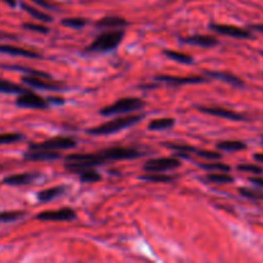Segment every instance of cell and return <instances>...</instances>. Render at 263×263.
Segmentation results:
<instances>
[{
  "instance_id": "6da1fadb",
  "label": "cell",
  "mask_w": 263,
  "mask_h": 263,
  "mask_svg": "<svg viewBox=\"0 0 263 263\" xmlns=\"http://www.w3.org/2000/svg\"><path fill=\"white\" fill-rule=\"evenodd\" d=\"M143 156V153L135 148H125V146H113V148L103 149L97 153H74L66 157V170L73 174L76 170L87 168V167L102 166L108 162L123 161V159H135Z\"/></svg>"
},
{
  "instance_id": "7a4b0ae2",
  "label": "cell",
  "mask_w": 263,
  "mask_h": 263,
  "mask_svg": "<svg viewBox=\"0 0 263 263\" xmlns=\"http://www.w3.org/2000/svg\"><path fill=\"white\" fill-rule=\"evenodd\" d=\"M143 118H144V115L121 116V117L115 118V120L112 121H108V122L102 123V125L99 126L87 128L86 133L89 134V135H94V136L110 135V134H116L118 133V131H122L125 130V128L136 125V123L140 122Z\"/></svg>"
},
{
  "instance_id": "5b68a950",
  "label": "cell",
  "mask_w": 263,
  "mask_h": 263,
  "mask_svg": "<svg viewBox=\"0 0 263 263\" xmlns=\"http://www.w3.org/2000/svg\"><path fill=\"white\" fill-rule=\"evenodd\" d=\"M77 146V141L69 136H57V138L48 139L41 143L28 144L30 151L36 149H46V151H63V149H73Z\"/></svg>"
},
{
  "instance_id": "9c48e42d",
  "label": "cell",
  "mask_w": 263,
  "mask_h": 263,
  "mask_svg": "<svg viewBox=\"0 0 263 263\" xmlns=\"http://www.w3.org/2000/svg\"><path fill=\"white\" fill-rule=\"evenodd\" d=\"M15 104L21 108H31V109H46L49 107L48 100L32 92L31 90L18 95Z\"/></svg>"
},
{
  "instance_id": "52a82bcc",
  "label": "cell",
  "mask_w": 263,
  "mask_h": 263,
  "mask_svg": "<svg viewBox=\"0 0 263 263\" xmlns=\"http://www.w3.org/2000/svg\"><path fill=\"white\" fill-rule=\"evenodd\" d=\"M22 82L27 86L33 87V89H41V90H50V91H63L67 90L64 85L59 84V82L51 81V79H44V77L39 76H30V74H25L22 76Z\"/></svg>"
},
{
  "instance_id": "ffe728a7",
  "label": "cell",
  "mask_w": 263,
  "mask_h": 263,
  "mask_svg": "<svg viewBox=\"0 0 263 263\" xmlns=\"http://www.w3.org/2000/svg\"><path fill=\"white\" fill-rule=\"evenodd\" d=\"M205 182H212V184H231L234 182V177L229 175V172H212L202 177Z\"/></svg>"
},
{
  "instance_id": "4316f807",
  "label": "cell",
  "mask_w": 263,
  "mask_h": 263,
  "mask_svg": "<svg viewBox=\"0 0 263 263\" xmlns=\"http://www.w3.org/2000/svg\"><path fill=\"white\" fill-rule=\"evenodd\" d=\"M21 7H22V9L26 10L28 14H31L33 18H36V20L41 21V22H51V21H53V18L49 14H46L45 12H43V10L37 9V8L35 7H31V5H27L26 3H21Z\"/></svg>"
},
{
  "instance_id": "b9f144b4",
  "label": "cell",
  "mask_w": 263,
  "mask_h": 263,
  "mask_svg": "<svg viewBox=\"0 0 263 263\" xmlns=\"http://www.w3.org/2000/svg\"><path fill=\"white\" fill-rule=\"evenodd\" d=\"M254 159H256L257 162H261V163H263V153L254 154Z\"/></svg>"
},
{
  "instance_id": "4dcf8cb0",
  "label": "cell",
  "mask_w": 263,
  "mask_h": 263,
  "mask_svg": "<svg viewBox=\"0 0 263 263\" xmlns=\"http://www.w3.org/2000/svg\"><path fill=\"white\" fill-rule=\"evenodd\" d=\"M239 194L251 200H263V190L249 189V187H239Z\"/></svg>"
},
{
  "instance_id": "f1b7e54d",
  "label": "cell",
  "mask_w": 263,
  "mask_h": 263,
  "mask_svg": "<svg viewBox=\"0 0 263 263\" xmlns=\"http://www.w3.org/2000/svg\"><path fill=\"white\" fill-rule=\"evenodd\" d=\"M164 146H167L168 149L174 152H181V153H187V154H195L197 156L198 148L192 145H187V144H180V143H164Z\"/></svg>"
},
{
  "instance_id": "e0dca14e",
  "label": "cell",
  "mask_w": 263,
  "mask_h": 263,
  "mask_svg": "<svg viewBox=\"0 0 263 263\" xmlns=\"http://www.w3.org/2000/svg\"><path fill=\"white\" fill-rule=\"evenodd\" d=\"M0 53L10 54V55H22L32 59H43V54L37 53V51L13 45H0Z\"/></svg>"
},
{
  "instance_id": "603a6c76",
  "label": "cell",
  "mask_w": 263,
  "mask_h": 263,
  "mask_svg": "<svg viewBox=\"0 0 263 263\" xmlns=\"http://www.w3.org/2000/svg\"><path fill=\"white\" fill-rule=\"evenodd\" d=\"M66 190L64 186H54L50 187V189H45L43 192H40L37 194V199L40 200L41 203H46V202H50V200L55 199L58 198L59 195H62Z\"/></svg>"
},
{
  "instance_id": "5bb4252c",
  "label": "cell",
  "mask_w": 263,
  "mask_h": 263,
  "mask_svg": "<svg viewBox=\"0 0 263 263\" xmlns=\"http://www.w3.org/2000/svg\"><path fill=\"white\" fill-rule=\"evenodd\" d=\"M39 177H40V174H37V172H23V174L7 176L3 180V184L12 185V186H22V185L32 184Z\"/></svg>"
},
{
  "instance_id": "8992f818",
  "label": "cell",
  "mask_w": 263,
  "mask_h": 263,
  "mask_svg": "<svg viewBox=\"0 0 263 263\" xmlns=\"http://www.w3.org/2000/svg\"><path fill=\"white\" fill-rule=\"evenodd\" d=\"M181 166V161L177 157H167V158L149 159L143 164L145 172H166L176 170Z\"/></svg>"
},
{
  "instance_id": "d6a6232c",
  "label": "cell",
  "mask_w": 263,
  "mask_h": 263,
  "mask_svg": "<svg viewBox=\"0 0 263 263\" xmlns=\"http://www.w3.org/2000/svg\"><path fill=\"white\" fill-rule=\"evenodd\" d=\"M87 23V21L85 18L81 17H73V18H64L62 20V25L66 26L69 28H82L85 27Z\"/></svg>"
},
{
  "instance_id": "836d02e7",
  "label": "cell",
  "mask_w": 263,
  "mask_h": 263,
  "mask_svg": "<svg viewBox=\"0 0 263 263\" xmlns=\"http://www.w3.org/2000/svg\"><path fill=\"white\" fill-rule=\"evenodd\" d=\"M23 139V135L21 134H0V144H13L17 143V141H21Z\"/></svg>"
},
{
  "instance_id": "f6af8a7d",
  "label": "cell",
  "mask_w": 263,
  "mask_h": 263,
  "mask_svg": "<svg viewBox=\"0 0 263 263\" xmlns=\"http://www.w3.org/2000/svg\"><path fill=\"white\" fill-rule=\"evenodd\" d=\"M262 139H263V136H262Z\"/></svg>"
},
{
  "instance_id": "7bdbcfd3",
  "label": "cell",
  "mask_w": 263,
  "mask_h": 263,
  "mask_svg": "<svg viewBox=\"0 0 263 263\" xmlns=\"http://www.w3.org/2000/svg\"><path fill=\"white\" fill-rule=\"evenodd\" d=\"M2 2L7 3L9 7H15V5H17V2H15V0H2Z\"/></svg>"
},
{
  "instance_id": "8d00e7d4",
  "label": "cell",
  "mask_w": 263,
  "mask_h": 263,
  "mask_svg": "<svg viewBox=\"0 0 263 263\" xmlns=\"http://www.w3.org/2000/svg\"><path fill=\"white\" fill-rule=\"evenodd\" d=\"M23 27L27 28L30 31H35V32L39 33H48L49 32V27L43 25H36V23H23Z\"/></svg>"
},
{
  "instance_id": "1f68e13d",
  "label": "cell",
  "mask_w": 263,
  "mask_h": 263,
  "mask_svg": "<svg viewBox=\"0 0 263 263\" xmlns=\"http://www.w3.org/2000/svg\"><path fill=\"white\" fill-rule=\"evenodd\" d=\"M200 168L205 170V171H220V172H230L231 167L229 164L221 163V162H208V163L199 164Z\"/></svg>"
},
{
  "instance_id": "f546056e",
  "label": "cell",
  "mask_w": 263,
  "mask_h": 263,
  "mask_svg": "<svg viewBox=\"0 0 263 263\" xmlns=\"http://www.w3.org/2000/svg\"><path fill=\"white\" fill-rule=\"evenodd\" d=\"M25 216L26 211H5L0 212V222H14Z\"/></svg>"
},
{
  "instance_id": "484cf974",
  "label": "cell",
  "mask_w": 263,
  "mask_h": 263,
  "mask_svg": "<svg viewBox=\"0 0 263 263\" xmlns=\"http://www.w3.org/2000/svg\"><path fill=\"white\" fill-rule=\"evenodd\" d=\"M28 91V89L20 86V85L14 84V82L7 81V80L0 79V92L4 94H22V92Z\"/></svg>"
},
{
  "instance_id": "2e32d148",
  "label": "cell",
  "mask_w": 263,
  "mask_h": 263,
  "mask_svg": "<svg viewBox=\"0 0 263 263\" xmlns=\"http://www.w3.org/2000/svg\"><path fill=\"white\" fill-rule=\"evenodd\" d=\"M205 76H208L210 79L220 80V81L226 82V84L233 85L234 87H243L244 81L240 77L235 76V74L230 73V72H221V71H205Z\"/></svg>"
},
{
  "instance_id": "ba28073f",
  "label": "cell",
  "mask_w": 263,
  "mask_h": 263,
  "mask_svg": "<svg viewBox=\"0 0 263 263\" xmlns=\"http://www.w3.org/2000/svg\"><path fill=\"white\" fill-rule=\"evenodd\" d=\"M36 220L44 221V222H49V221H54V222H62V221H72L76 220L77 215L72 208H61V210H51V211H44V212L39 213L36 216Z\"/></svg>"
},
{
  "instance_id": "4fadbf2b",
  "label": "cell",
  "mask_w": 263,
  "mask_h": 263,
  "mask_svg": "<svg viewBox=\"0 0 263 263\" xmlns=\"http://www.w3.org/2000/svg\"><path fill=\"white\" fill-rule=\"evenodd\" d=\"M61 158V153L57 151H46V149H36V151L27 152L23 156V159L28 162H53Z\"/></svg>"
},
{
  "instance_id": "7c38bea8",
  "label": "cell",
  "mask_w": 263,
  "mask_h": 263,
  "mask_svg": "<svg viewBox=\"0 0 263 263\" xmlns=\"http://www.w3.org/2000/svg\"><path fill=\"white\" fill-rule=\"evenodd\" d=\"M157 81L164 82L167 85H172V86H181V85H189V84H203L207 82L208 80L204 76H170V74H159L156 76Z\"/></svg>"
},
{
  "instance_id": "9a60e30c",
  "label": "cell",
  "mask_w": 263,
  "mask_h": 263,
  "mask_svg": "<svg viewBox=\"0 0 263 263\" xmlns=\"http://www.w3.org/2000/svg\"><path fill=\"white\" fill-rule=\"evenodd\" d=\"M180 41L184 44H189V45L200 46V48H213L220 44L217 37L211 35H193L180 39Z\"/></svg>"
},
{
  "instance_id": "83f0119b",
  "label": "cell",
  "mask_w": 263,
  "mask_h": 263,
  "mask_svg": "<svg viewBox=\"0 0 263 263\" xmlns=\"http://www.w3.org/2000/svg\"><path fill=\"white\" fill-rule=\"evenodd\" d=\"M2 67H3V68H5V69H13V71L23 72V73H26V74H30V76H39V77H44V79H51L50 74L46 73V72L37 71V69L30 68V67H23V66H8V64H5V66H2Z\"/></svg>"
},
{
  "instance_id": "ee69618b",
  "label": "cell",
  "mask_w": 263,
  "mask_h": 263,
  "mask_svg": "<svg viewBox=\"0 0 263 263\" xmlns=\"http://www.w3.org/2000/svg\"><path fill=\"white\" fill-rule=\"evenodd\" d=\"M252 28L256 31H261V32H263V25H254L252 26Z\"/></svg>"
},
{
  "instance_id": "74e56055",
  "label": "cell",
  "mask_w": 263,
  "mask_h": 263,
  "mask_svg": "<svg viewBox=\"0 0 263 263\" xmlns=\"http://www.w3.org/2000/svg\"><path fill=\"white\" fill-rule=\"evenodd\" d=\"M31 2H33L36 5H39V7L45 8V9H50V10H57V9H58V8H57L55 5L53 4V3L48 2V0H31Z\"/></svg>"
},
{
  "instance_id": "cb8c5ba5",
  "label": "cell",
  "mask_w": 263,
  "mask_h": 263,
  "mask_svg": "<svg viewBox=\"0 0 263 263\" xmlns=\"http://www.w3.org/2000/svg\"><path fill=\"white\" fill-rule=\"evenodd\" d=\"M163 54L167 57V58L172 59L175 62H179V63L182 64H193L194 63V58L189 54L181 53V51L172 50V49H164Z\"/></svg>"
},
{
  "instance_id": "e575fe53",
  "label": "cell",
  "mask_w": 263,
  "mask_h": 263,
  "mask_svg": "<svg viewBox=\"0 0 263 263\" xmlns=\"http://www.w3.org/2000/svg\"><path fill=\"white\" fill-rule=\"evenodd\" d=\"M198 157H202V158L208 159V161H217V159H221V153L216 151H205V149H198Z\"/></svg>"
},
{
  "instance_id": "277c9868",
  "label": "cell",
  "mask_w": 263,
  "mask_h": 263,
  "mask_svg": "<svg viewBox=\"0 0 263 263\" xmlns=\"http://www.w3.org/2000/svg\"><path fill=\"white\" fill-rule=\"evenodd\" d=\"M143 107H145V102L141 100L140 98H122V99L116 100L113 104L102 108L99 113L105 117H109V116L134 112V110L141 109Z\"/></svg>"
},
{
  "instance_id": "44dd1931",
  "label": "cell",
  "mask_w": 263,
  "mask_h": 263,
  "mask_svg": "<svg viewBox=\"0 0 263 263\" xmlns=\"http://www.w3.org/2000/svg\"><path fill=\"white\" fill-rule=\"evenodd\" d=\"M216 148L222 152H240L247 149V144L240 140H222L216 144Z\"/></svg>"
},
{
  "instance_id": "60d3db41",
  "label": "cell",
  "mask_w": 263,
  "mask_h": 263,
  "mask_svg": "<svg viewBox=\"0 0 263 263\" xmlns=\"http://www.w3.org/2000/svg\"><path fill=\"white\" fill-rule=\"evenodd\" d=\"M141 89H148V90H152V89H157L158 87V85H141Z\"/></svg>"
},
{
  "instance_id": "d590c367",
  "label": "cell",
  "mask_w": 263,
  "mask_h": 263,
  "mask_svg": "<svg viewBox=\"0 0 263 263\" xmlns=\"http://www.w3.org/2000/svg\"><path fill=\"white\" fill-rule=\"evenodd\" d=\"M236 168H238V171L248 172V174H253V175L263 174V168L262 167L257 166V164H239Z\"/></svg>"
},
{
  "instance_id": "ab89813d",
  "label": "cell",
  "mask_w": 263,
  "mask_h": 263,
  "mask_svg": "<svg viewBox=\"0 0 263 263\" xmlns=\"http://www.w3.org/2000/svg\"><path fill=\"white\" fill-rule=\"evenodd\" d=\"M49 104H64L63 98H57V97H49L48 99Z\"/></svg>"
},
{
  "instance_id": "f35d334b",
  "label": "cell",
  "mask_w": 263,
  "mask_h": 263,
  "mask_svg": "<svg viewBox=\"0 0 263 263\" xmlns=\"http://www.w3.org/2000/svg\"><path fill=\"white\" fill-rule=\"evenodd\" d=\"M249 181H251L252 184L257 185V186L262 187V189H263V177H259V175H258V176L249 177Z\"/></svg>"
},
{
  "instance_id": "8fae6325",
  "label": "cell",
  "mask_w": 263,
  "mask_h": 263,
  "mask_svg": "<svg viewBox=\"0 0 263 263\" xmlns=\"http://www.w3.org/2000/svg\"><path fill=\"white\" fill-rule=\"evenodd\" d=\"M198 110L202 113H205V115L216 116V117L226 118V120L231 121H248V118L246 117L241 113L235 112V110L226 109V108L221 107H204V105H198Z\"/></svg>"
},
{
  "instance_id": "d4e9b609",
  "label": "cell",
  "mask_w": 263,
  "mask_h": 263,
  "mask_svg": "<svg viewBox=\"0 0 263 263\" xmlns=\"http://www.w3.org/2000/svg\"><path fill=\"white\" fill-rule=\"evenodd\" d=\"M175 126V118H156L152 122H149L148 130L151 131H163Z\"/></svg>"
},
{
  "instance_id": "3957f363",
  "label": "cell",
  "mask_w": 263,
  "mask_h": 263,
  "mask_svg": "<svg viewBox=\"0 0 263 263\" xmlns=\"http://www.w3.org/2000/svg\"><path fill=\"white\" fill-rule=\"evenodd\" d=\"M123 37H125L123 28L108 30L98 35L94 41L85 49V51L86 53H108V51L115 50L122 43Z\"/></svg>"
},
{
  "instance_id": "d6986e66",
  "label": "cell",
  "mask_w": 263,
  "mask_h": 263,
  "mask_svg": "<svg viewBox=\"0 0 263 263\" xmlns=\"http://www.w3.org/2000/svg\"><path fill=\"white\" fill-rule=\"evenodd\" d=\"M141 180L148 182H162V184H170V182H174L177 179V176L174 175H166L161 174V172H146V174L141 175Z\"/></svg>"
},
{
  "instance_id": "30bf717a",
  "label": "cell",
  "mask_w": 263,
  "mask_h": 263,
  "mask_svg": "<svg viewBox=\"0 0 263 263\" xmlns=\"http://www.w3.org/2000/svg\"><path fill=\"white\" fill-rule=\"evenodd\" d=\"M210 28L215 32L221 33V35L230 36V37L235 39H252L253 35L249 30H246V28L238 27V26L233 25H220V23H211Z\"/></svg>"
},
{
  "instance_id": "ac0fdd59",
  "label": "cell",
  "mask_w": 263,
  "mask_h": 263,
  "mask_svg": "<svg viewBox=\"0 0 263 263\" xmlns=\"http://www.w3.org/2000/svg\"><path fill=\"white\" fill-rule=\"evenodd\" d=\"M98 28H109V30H117V28H125L128 26V22L123 17L118 15H107L95 23Z\"/></svg>"
},
{
  "instance_id": "7402d4cb",
  "label": "cell",
  "mask_w": 263,
  "mask_h": 263,
  "mask_svg": "<svg viewBox=\"0 0 263 263\" xmlns=\"http://www.w3.org/2000/svg\"><path fill=\"white\" fill-rule=\"evenodd\" d=\"M73 174L79 175L80 180L82 182H98L102 180V176L100 174H98L92 167H87V168H80L76 170Z\"/></svg>"
}]
</instances>
